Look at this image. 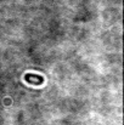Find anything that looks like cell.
Returning a JSON list of instances; mask_svg holds the SVG:
<instances>
[{"instance_id": "1", "label": "cell", "mask_w": 124, "mask_h": 125, "mask_svg": "<svg viewBox=\"0 0 124 125\" xmlns=\"http://www.w3.org/2000/svg\"><path fill=\"white\" fill-rule=\"evenodd\" d=\"M24 80L29 84H34V85H41L44 83V77L41 75H37V74H32L28 73L24 75Z\"/></svg>"}]
</instances>
